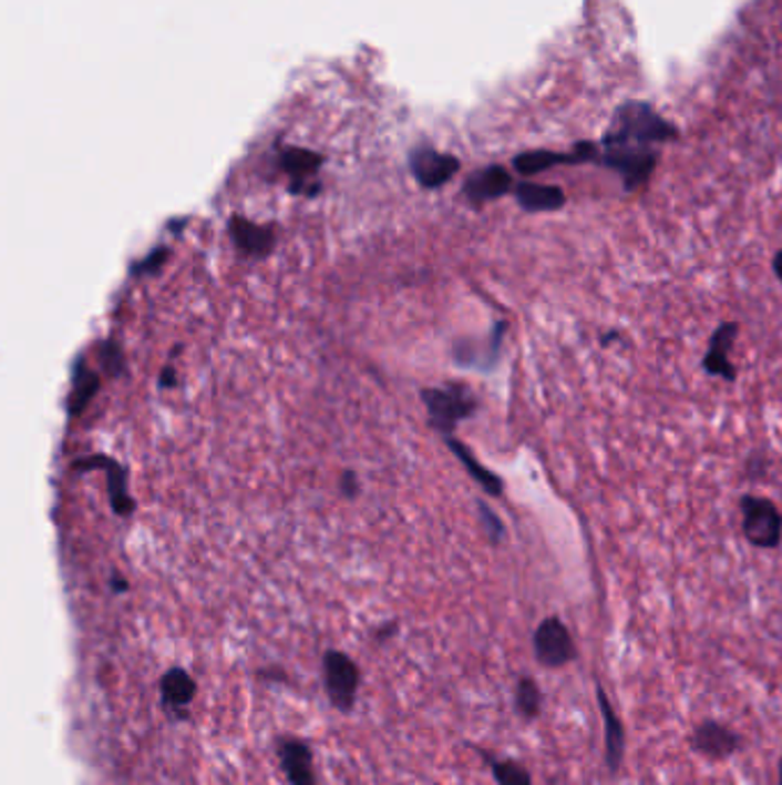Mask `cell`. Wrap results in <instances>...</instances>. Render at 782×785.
Here are the masks:
<instances>
[{
  "mask_svg": "<svg viewBox=\"0 0 782 785\" xmlns=\"http://www.w3.org/2000/svg\"><path fill=\"white\" fill-rule=\"evenodd\" d=\"M677 139H679L677 126L666 118H661L649 104L627 102L613 113L610 126L604 134L601 145L651 147Z\"/></svg>",
  "mask_w": 782,
  "mask_h": 785,
  "instance_id": "cell-1",
  "label": "cell"
},
{
  "mask_svg": "<svg viewBox=\"0 0 782 785\" xmlns=\"http://www.w3.org/2000/svg\"><path fill=\"white\" fill-rule=\"evenodd\" d=\"M659 152L655 147L634 145H601L597 163L615 171L622 177L627 191H638L647 186L651 173L657 169Z\"/></svg>",
  "mask_w": 782,
  "mask_h": 785,
  "instance_id": "cell-2",
  "label": "cell"
},
{
  "mask_svg": "<svg viewBox=\"0 0 782 785\" xmlns=\"http://www.w3.org/2000/svg\"><path fill=\"white\" fill-rule=\"evenodd\" d=\"M321 671L326 699L338 712L349 714L356 705L358 686H361V671H358L356 662L340 650H329L323 654Z\"/></svg>",
  "mask_w": 782,
  "mask_h": 785,
  "instance_id": "cell-3",
  "label": "cell"
},
{
  "mask_svg": "<svg viewBox=\"0 0 782 785\" xmlns=\"http://www.w3.org/2000/svg\"><path fill=\"white\" fill-rule=\"evenodd\" d=\"M741 531L758 549H775L782 542V514L773 501L755 495L741 497Z\"/></svg>",
  "mask_w": 782,
  "mask_h": 785,
  "instance_id": "cell-4",
  "label": "cell"
},
{
  "mask_svg": "<svg viewBox=\"0 0 782 785\" xmlns=\"http://www.w3.org/2000/svg\"><path fill=\"white\" fill-rule=\"evenodd\" d=\"M535 657L546 669H563L576 660V645L572 632L560 618H544L533 636Z\"/></svg>",
  "mask_w": 782,
  "mask_h": 785,
  "instance_id": "cell-5",
  "label": "cell"
},
{
  "mask_svg": "<svg viewBox=\"0 0 782 785\" xmlns=\"http://www.w3.org/2000/svg\"><path fill=\"white\" fill-rule=\"evenodd\" d=\"M601 147L593 141H580L572 152H553V150H531L514 156V171L521 175H539L556 166H578V163H597Z\"/></svg>",
  "mask_w": 782,
  "mask_h": 785,
  "instance_id": "cell-6",
  "label": "cell"
},
{
  "mask_svg": "<svg viewBox=\"0 0 782 785\" xmlns=\"http://www.w3.org/2000/svg\"><path fill=\"white\" fill-rule=\"evenodd\" d=\"M422 400H425L432 422L439 430L450 432L460 420L469 418L475 411V400L466 388L452 386V388H441V390H425L422 392Z\"/></svg>",
  "mask_w": 782,
  "mask_h": 785,
  "instance_id": "cell-7",
  "label": "cell"
},
{
  "mask_svg": "<svg viewBox=\"0 0 782 785\" xmlns=\"http://www.w3.org/2000/svg\"><path fill=\"white\" fill-rule=\"evenodd\" d=\"M741 746V735L721 722H713V718L698 724L691 733V748L707 761H728L739 754Z\"/></svg>",
  "mask_w": 782,
  "mask_h": 785,
  "instance_id": "cell-8",
  "label": "cell"
},
{
  "mask_svg": "<svg viewBox=\"0 0 782 785\" xmlns=\"http://www.w3.org/2000/svg\"><path fill=\"white\" fill-rule=\"evenodd\" d=\"M411 173L425 188H439L460 171V159L452 154L436 152L432 147L420 145L411 152Z\"/></svg>",
  "mask_w": 782,
  "mask_h": 785,
  "instance_id": "cell-9",
  "label": "cell"
},
{
  "mask_svg": "<svg viewBox=\"0 0 782 785\" xmlns=\"http://www.w3.org/2000/svg\"><path fill=\"white\" fill-rule=\"evenodd\" d=\"M597 705L601 712V724H604V761L610 774H617L622 767L625 761V751H627V735H625V724L622 718L617 716L608 694L604 686L597 682Z\"/></svg>",
  "mask_w": 782,
  "mask_h": 785,
  "instance_id": "cell-10",
  "label": "cell"
},
{
  "mask_svg": "<svg viewBox=\"0 0 782 785\" xmlns=\"http://www.w3.org/2000/svg\"><path fill=\"white\" fill-rule=\"evenodd\" d=\"M737 338H739V322H723L716 326L702 361V368L709 377H719L726 381L737 379V368L732 366V358H730Z\"/></svg>",
  "mask_w": 782,
  "mask_h": 785,
  "instance_id": "cell-11",
  "label": "cell"
},
{
  "mask_svg": "<svg viewBox=\"0 0 782 785\" xmlns=\"http://www.w3.org/2000/svg\"><path fill=\"white\" fill-rule=\"evenodd\" d=\"M276 754L291 785H317L312 748L299 737H278Z\"/></svg>",
  "mask_w": 782,
  "mask_h": 785,
  "instance_id": "cell-12",
  "label": "cell"
},
{
  "mask_svg": "<svg viewBox=\"0 0 782 785\" xmlns=\"http://www.w3.org/2000/svg\"><path fill=\"white\" fill-rule=\"evenodd\" d=\"M158 692H161L163 710H166L173 718L184 722V718H188V707L195 699V692H198V684H195L188 671L175 666L163 673L158 682Z\"/></svg>",
  "mask_w": 782,
  "mask_h": 785,
  "instance_id": "cell-13",
  "label": "cell"
},
{
  "mask_svg": "<svg viewBox=\"0 0 782 785\" xmlns=\"http://www.w3.org/2000/svg\"><path fill=\"white\" fill-rule=\"evenodd\" d=\"M512 188H514V180L507 173V169H503V166H486V169L473 173L464 184L466 198L473 205H482L488 201L503 198V195L510 193Z\"/></svg>",
  "mask_w": 782,
  "mask_h": 785,
  "instance_id": "cell-14",
  "label": "cell"
},
{
  "mask_svg": "<svg viewBox=\"0 0 782 785\" xmlns=\"http://www.w3.org/2000/svg\"><path fill=\"white\" fill-rule=\"evenodd\" d=\"M514 198L524 212H558L567 205V195L560 186L518 182L514 186Z\"/></svg>",
  "mask_w": 782,
  "mask_h": 785,
  "instance_id": "cell-15",
  "label": "cell"
},
{
  "mask_svg": "<svg viewBox=\"0 0 782 785\" xmlns=\"http://www.w3.org/2000/svg\"><path fill=\"white\" fill-rule=\"evenodd\" d=\"M230 235L237 246L250 255H265L274 246V233L269 227H259L241 216H235L230 221Z\"/></svg>",
  "mask_w": 782,
  "mask_h": 785,
  "instance_id": "cell-16",
  "label": "cell"
},
{
  "mask_svg": "<svg viewBox=\"0 0 782 785\" xmlns=\"http://www.w3.org/2000/svg\"><path fill=\"white\" fill-rule=\"evenodd\" d=\"M280 166L295 177V191H299L301 184L312 177L321 166V156L303 147H287L280 154Z\"/></svg>",
  "mask_w": 782,
  "mask_h": 785,
  "instance_id": "cell-17",
  "label": "cell"
},
{
  "mask_svg": "<svg viewBox=\"0 0 782 785\" xmlns=\"http://www.w3.org/2000/svg\"><path fill=\"white\" fill-rule=\"evenodd\" d=\"M514 707L521 718L535 722L542 712V690L531 675H521L514 686Z\"/></svg>",
  "mask_w": 782,
  "mask_h": 785,
  "instance_id": "cell-18",
  "label": "cell"
},
{
  "mask_svg": "<svg viewBox=\"0 0 782 785\" xmlns=\"http://www.w3.org/2000/svg\"><path fill=\"white\" fill-rule=\"evenodd\" d=\"M447 444H450L452 452L457 455L460 460L466 465L469 473L477 480V485H482V489H484L486 495H492V497H501V495H503V482H501V478H498V476H494L492 471H486V469H484V467L475 460V457L466 450V446H464V444L454 441V439H450Z\"/></svg>",
  "mask_w": 782,
  "mask_h": 785,
  "instance_id": "cell-19",
  "label": "cell"
},
{
  "mask_svg": "<svg viewBox=\"0 0 782 785\" xmlns=\"http://www.w3.org/2000/svg\"><path fill=\"white\" fill-rule=\"evenodd\" d=\"M477 751L484 756L488 767H492V774L498 785H533L531 772L521 763L510 761V758H494L492 754H486V751H482V748H477Z\"/></svg>",
  "mask_w": 782,
  "mask_h": 785,
  "instance_id": "cell-20",
  "label": "cell"
},
{
  "mask_svg": "<svg viewBox=\"0 0 782 785\" xmlns=\"http://www.w3.org/2000/svg\"><path fill=\"white\" fill-rule=\"evenodd\" d=\"M96 386H100V379L96 375H92L83 364L76 366V381H74V396H72V405H70V414H81L83 407L92 400Z\"/></svg>",
  "mask_w": 782,
  "mask_h": 785,
  "instance_id": "cell-21",
  "label": "cell"
},
{
  "mask_svg": "<svg viewBox=\"0 0 782 785\" xmlns=\"http://www.w3.org/2000/svg\"><path fill=\"white\" fill-rule=\"evenodd\" d=\"M480 514H482V521H484V529H486L488 538H492V542H498V540L503 538V523H501V519H498L492 510H488L484 503L480 506Z\"/></svg>",
  "mask_w": 782,
  "mask_h": 785,
  "instance_id": "cell-22",
  "label": "cell"
},
{
  "mask_svg": "<svg viewBox=\"0 0 782 785\" xmlns=\"http://www.w3.org/2000/svg\"><path fill=\"white\" fill-rule=\"evenodd\" d=\"M342 489H344V495H356L353 473H344V478H342Z\"/></svg>",
  "mask_w": 782,
  "mask_h": 785,
  "instance_id": "cell-23",
  "label": "cell"
},
{
  "mask_svg": "<svg viewBox=\"0 0 782 785\" xmlns=\"http://www.w3.org/2000/svg\"><path fill=\"white\" fill-rule=\"evenodd\" d=\"M773 274H775V278L782 283V251H778V253L773 255Z\"/></svg>",
  "mask_w": 782,
  "mask_h": 785,
  "instance_id": "cell-24",
  "label": "cell"
},
{
  "mask_svg": "<svg viewBox=\"0 0 782 785\" xmlns=\"http://www.w3.org/2000/svg\"><path fill=\"white\" fill-rule=\"evenodd\" d=\"M617 338H620V334H615V332H610V334H606L604 338H601V345L604 347H608L613 340H617Z\"/></svg>",
  "mask_w": 782,
  "mask_h": 785,
  "instance_id": "cell-25",
  "label": "cell"
},
{
  "mask_svg": "<svg viewBox=\"0 0 782 785\" xmlns=\"http://www.w3.org/2000/svg\"><path fill=\"white\" fill-rule=\"evenodd\" d=\"M778 781H780V785H782V758H780V763H778Z\"/></svg>",
  "mask_w": 782,
  "mask_h": 785,
  "instance_id": "cell-26",
  "label": "cell"
}]
</instances>
